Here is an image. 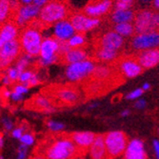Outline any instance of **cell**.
<instances>
[{"mask_svg": "<svg viewBox=\"0 0 159 159\" xmlns=\"http://www.w3.org/2000/svg\"><path fill=\"white\" fill-rule=\"evenodd\" d=\"M1 81H2V84H4L5 86H9V85H11V84L12 83V81L9 78V76H8L7 75H5L2 77Z\"/></svg>", "mask_w": 159, "mask_h": 159, "instance_id": "cell-48", "label": "cell"}, {"mask_svg": "<svg viewBox=\"0 0 159 159\" xmlns=\"http://www.w3.org/2000/svg\"><path fill=\"white\" fill-rule=\"evenodd\" d=\"M153 149H154V152L156 155V158H159V142L157 139L153 140Z\"/></svg>", "mask_w": 159, "mask_h": 159, "instance_id": "cell-47", "label": "cell"}, {"mask_svg": "<svg viewBox=\"0 0 159 159\" xmlns=\"http://www.w3.org/2000/svg\"><path fill=\"white\" fill-rule=\"evenodd\" d=\"M133 25L135 34L157 32L159 27V14L151 9H142L135 12Z\"/></svg>", "mask_w": 159, "mask_h": 159, "instance_id": "cell-4", "label": "cell"}, {"mask_svg": "<svg viewBox=\"0 0 159 159\" xmlns=\"http://www.w3.org/2000/svg\"><path fill=\"white\" fill-rule=\"evenodd\" d=\"M135 4V0H113V10H131Z\"/></svg>", "mask_w": 159, "mask_h": 159, "instance_id": "cell-31", "label": "cell"}, {"mask_svg": "<svg viewBox=\"0 0 159 159\" xmlns=\"http://www.w3.org/2000/svg\"><path fill=\"white\" fill-rule=\"evenodd\" d=\"M129 114V110H125V111H123L122 112H121V115L123 117H126V116H128V115Z\"/></svg>", "mask_w": 159, "mask_h": 159, "instance_id": "cell-55", "label": "cell"}, {"mask_svg": "<svg viewBox=\"0 0 159 159\" xmlns=\"http://www.w3.org/2000/svg\"><path fill=\"white\" fill-rule=\"evenodd\" d=\"M139 1L143 4H150V3H152V0H139Z\"/></svg>", "mask_w": 159, "mask_h": 159, "instance_id": "cell-56", "label": "cell"}, {"mask_svg": "<svg viewBox=\"0 0 159 159\" xmlns=\"http://www.w3.org/2000/svg\"><path fill=\"white\" fill-rule=\"evenodd\" d=\"M33 58H34V57L28 55L26 53L18 56V58L16 59V65H14V68L17 70L19 75L22 73L23 70H27V68L29 67V65H30V63L33 60Z\"/></svg>", "mask_w": 159, "mask_h": 159, "instance_id": "cell-29", "label": "cell"}, {"mask_svg": "<svg viewBox=\"0 0 159 159\" xmlns=\"http://www.w3.org/2000/svg\"><path fill=\"white\" fill-rule=\"evenodd\" d=\"M19 35V28L13 21H7L0 25V48L6 43L17 39Z\"/></svg>", "mask_w": 159, "mask_h": 159, "instance_id": "cell-19", "label": "cell"}, {"mask_svg": "<svg viewBox=\"0 0 159 159\" xmlns=\"http://www.w3.org/2000/svg\"><path fill=\"white\" fill-rule=\"evenodd\" d=\"M125 45V38L114 31L106 32L99 38V48L119 52Z\"/></svg>", "mask_w": 159, "mask_h": 159, "instance_id": "cell-12", "label": "cell"}, {"mask_svg": "<svg viewBox=\"0 0 159 159\" xmlns=\"http://www.w3.org/2000/svg\"><path fill=\"white\" fill-rule=\"evenodd\" d=\"M18 38L11 40L0 48V70L8 69L21 53Z\"/></svg>", "mask_w": 159, "mask_h": 159, "instance_id": "cell-7", "label": "cell"}, {"mask_svg": "<svg viewBox=\"0 0 159 159\" xmlns=\"http://www.w3.org/2000/svg\"><path fill=\"white\" fill-rule=\"evenodd\" d=\"M50 0H33V4H34L35 6L42 8L43 6H45Z\"/></svg>", "mask_w": 159, "mask_h": 159, "instance_id": "cell-46", "label": "cell"}, {"mask_svg": "<svg viewBox=\"0 0 159 159\" xmlns=\"http://www.w3.org/2000/svg\"><path fill=\"white\" fill-rule=\"evenodd\" d=\"M19 2L21 5H28V4H32L33 0H19Z\"/></svg>", "mask_w": 159, "mask_h": 159, "instance_id": "cell-52", "label": "cell"}, {"mask_svg": "<svg viewBox=\"0 0 159 159\" xmlns=\"http://www.w3.org/2000/svg\"><path fill=\"white\" fill-rule=\"evenodd\" d=\"M8 76H9V78L12 81V82H14V81H17V79H18V76H19V73L17 71V70L14 68V66L13 67H9L8 69H7V74H6Z\"/></svg>", "mask_w": 159, "mask_h": 159, "instance_id": "cell-36", "label": "cell"}, {"mask_svg": "<svg viewBox=\"0 0 159 159\" xmlns=\"http://www.w3.org/2000/svg\"><path fill=\"white\" fill-rule=\"evenodd\" d=\"M118 56V52L112 51V50H108L104 48H98L95 52V57L101 62H111L117 58Z\"/></svg>", "mask_w": 159, "mask_h": 159, "instance_id": "cell-25", "label": "cell"}, {"mask_svg": "<svg viewBox=\"0 0 159 159\" xmlns=\"http://www.w3.org/2000/svg\"><path fill=\"white\" fill-rule=\"evenodd\" d=\"M57 51H58V40H56L54 37L43 38L38 55L39 59H49L55 55H58Z\"/></svg>", "mask_w": 159, "mask_h": 159, "instance_id": "cell-20", "label": "cell"}, {"mask_svg": "<svg viewBox=\"0 0 159 159\" xmlns=\"http://www.w3.org/2000/svg\"><path fill=\"white\" fill-rule=\"evenodd\" d=\"M19 140L22 144H24V145L31 146L34 143V134H32L30 133H27V134H23L22 136L19 138Z\"/></svg>", "mask_w": 159, "mask_h": 159, "instance_id": "cell-34", "label": "cell"}, {"mask_svg": "<svg viewBox=\"0 0 159 159\" xmlns=\"http://www.w3.org/2000/svg\"><path fill=\"white\" fill-rule=\"evenodd\" d=\"M10 97L11 98L12 101H14V102H18V101H21L23 99V95L22 94H19L16 92H11V95Z\"/></svg>", "mask_w": 159, "mask_h": 159, "instance_id": "cell-43", "label": "cell"}, {"mask_svg": "<svg viewBox=\"0 0 159 159\" xmlns=\"http://www.w3.org/2000/svg\"><path fill=\"white\" fill-rule=\"evenodd\" d=\"M147 103H146V101L145 100H143V99H139L138 101H136L135 104H134V107L136 109H139V110H142L146 107Z\"/></svg>", "mask_w": 159, "mask_h": 159, "instance_id": "cell-45", "label": "cell"}, {"mask_svg": "<svg viewBox=\"0 0 159 159\" xmlns=\"http://www.w3.org/2000/svg\"><path fill=\"white\" fill-rule=\"evenodd\" d=\"M25 131H27V129H26V127H25L24 124H23L21 127H18V128H16L14 129H12L11 134H12V136H13L14 138L19 139V138L22 136V134H24Z\"/></svg>", "mask_w": 159, "mask_h": 159, "instance_id": "cell-39", "label": "cell"}, {"mask_svg": "<svg viewBox=\"0 0 159 159\" xmlns=\"http://www.w3.org/2000/svg\"><path fill=\"white\" fill-rule=\"evenodd\" d=\"M3 125H4V128H5L6 131H11V129H12V128H13L12 122L8 118L3 119Z\"/></svg>", "mask_w": 159, "mask_h": 159, "instance_id": "cell-44", "label": "cell"}, {"mask_svg": "<svg viewBox=\"0 0 159 159\" xmlns=\"http://www.w3.org/2000/svg\"><path fill=\"white\" fill-rule=\"evenodd\" d=\"M68 43L70 48H81L86 43V38L83 34L75 33L68 40Z\"/></svg>", "mask_w": 159, "mask_h": 159, "instance_id": "cell-30", "label": "cell"}, {"mask_svg": "<svg viewBox=\"0 0 159 159\" xmlns=\"http://www.w3.org/2000/svg\"><path fill=\"white\" fill-rule=\"evenodd\" d=\"M1 93H2L3 98L7 99V98H9V97H10V95H11V91H9L8 89H3V90H2V92H1Z\"/></svg>", "mask_w": 159, "mask_h": 159, "instance_id": "cell-49", "label": "cell"}, {"mask_svg": "<svg viewBox=\"0 0 159 159\" xmlns=\"http://www.w3.org/2000/svg\"><path fill=\"white\" fill-rule=\"evenodd\" d=\"M33 109H36L42 111L44 112H52L54 108L52 105V101L44 95H36L32 100V106Z\"/></svg>", "mask_w": 159, "mask_h": 159, "instance_id": "cell-24", "label": "cell"}, {"mask_svg": "<svg viewBox=\"0 0 159 159\" xmlns=\"http://www.w3.org/2000/svg\"><path fill=\"white\" fill-rule=\"evenodd\" d=\"M143 93H144V91L141 89V88H139V89H135V90H134L133 92H131L129 93L128 95H127V99H129V100H134V99H137V98H139L142 94H143Z\"/></svg>", "mask_w": 159, "mask_h": 159, "instance_id": "cell-38", "label": "cell"}, {"mask_svg": "<svg viewBox=\"0 0 159 159\" xmlns=\"http://www.w3.org/2000/svg\"><path fill=\"white\" fill-rule=\"evenodd\" d=\"M30 159H47L44 155L42 154H37V153H34Z\"/></svg>", "mask_w": 159, "mask_h": 159, "instance_id": "cell-50", "label": "cell"}, {"mask_svg": "<svg viewBox=\"0 0 159 159\" xmlns=\"http://www.w3.org/2000/svg\"><path fill=\"white\" fill-rule=\"evenodd\" d=\"M70 138L75 143L78 152L84 155L93 144L95 138V134L91 132H77L71 134Z\"/></svg>", "mask_w": 159, "mask_h": 159, "instance_id": "cell-14", "label": "cell"}, {"mask_svg": "<svg viewBox=\"0 0 159 159\" xmlns=\"http://www.w3.org/2000/svg\"><path fill=\"white\" fill-rule=\"evenodd\" d=\"M33 74H34V71H33V70H23L22 73L19 75L17 81H18L20 84L25 85V84L28 83L29 80H30V78L32 77Z\"/></svg>", "mask_w": 159, "mask_h": 159, "instance_id": "cell-32", "label": "cell"}, {"mask_svg": "<svg viewBox=\"0 0 159 159\" xmlns=\"http://www.w3.org/2000/svg\"><path fill=\"white\" fill-rule=\"evenodd\" d=\"M119 70L121 74L127 78H134L140 75L143 71V69L137 62L136 58L133 57L122 59L119 63Z\"/></svg>", "mask_w": 159, "mask_h": 159, "instance_id": "cell-18", "label": "cell"}, {"mask_svg": "<svg viewBox=\"0 0 159 159\" xmlns=\"http://www.w3.org/2000/svg\"><path fill=\"white\" fill-rule=\"evenodd\" d=\"M39 83H40V77L36 73H34V71L32 77L30 78V80L28 81L27 84H25V86L28 87V88H30V87H34V86L38 85Z\"/></svg>", "mask_w": 159, "mask_h": 159, "instance_id": "cell-37", "label": "cell"}, {"mask_svg": "<svg viewBox=\"0 0 159 159\" xmlns=\"http://www.w3.org/2000/svg\"><path fill=\"white\" fill-rule=\"evenodd\" d=\"M11 16L9 0H0V25L9 21Z\"/></svg>", "mask_w": 159, "mask_h": 159, "instance_id": "cell-28", "label": "cell"}, {"mask_svg": "<svg viewBox=\"0 0 159 159\" xmlns=\"http://www.w3.org/2000/svg\"><path fill=\"white\" fill-rule=\"evenodd\" d=\"M53 37L58 41H68L75 34V31L69 19H63L53 24Z\"/></svg>", "mask_w": 159, "mask_h": 159, "instance_id": "cell-15", "label": "cell"}, {"mask_svg": "<svg viewBox=\"0 0 159 159\" xmlns=\"http://www.w3.org/2000/svg\"><path fill=\"white\" fill-rule=\"evenodd\" d=\"M38 150L34 153L44 155L47 159H75L77 156H83L67 134H59V137L53 138L51 142L46 141L44 145L38 146Z\"/></svg>", "mask_w": 159, "mask_h": 159, "instance_id": "cell-1", "label": "cell"}, {"mask_svg": "<svg viewBox=\"0 0 159 159\" xmlns=\"http://www.w3.org/2000/svg\"><path fill=\"white\" fill-rule=\"evenodd\" d=\"M89 152L92 159H111L106 151L104 134H95V138L89 148Z\"/></svg>", "mask_w": 159, "mask_h": 159, "instance_id": "cell-21", "label": "cell"}, {"mask_svg": "<svg viewBox=\"0 0 159 159\" xmlns=\"http://www.w3.org/2000/svg\"><path fill=\"white\" fill-rule=\"evenodd\" d=\"M92 75L97 81H105L111 75V70L109 66L106 65H100L96 66L93 71Z\"/></svg>", "mask_w": 159, "mask_h": 159, "instance_id": "cell-27", "label": "cell"}, {"mask_svg": "<svg viewBox=\"0 0 159 159\" xmlns=\"http://www.w3.org/2000/svg\"><path fill=\"white\" fill-rule=\"evenodd\" d=\"M113 7V0H92L87 4L83 12L90 17L100 18L111 11Z\"/></svg>", "mask_w": 159, "mask_h": 159, "instance_id": "cell-11", "label": "cell"}, {"mask_svg": "<svg viewBox=\"0 0 159 159\" xmlns=\"http://www.w3.org/2000/svg\"><path fill=\"white\" fill-rule=\"evenodd\" d=\"M53 93H55V97L65 105H75L80 99L79 92L74 87H59Z\"/></svg>", "mask_w": 159, "mask_h": 159, "instance_id": "cell-16", "label": "cell"}, {"mask_svg": "<svg viewBox=\"0 0 159 159\" xmlns=\"http://www.w3.org/2000/svg\"><path fill=\"white\" fill-rule=\"evenodd\" d=\"M135 11L131 10H113L111 14V20L113 24L133 23Z\"/></svg>", "mask_w": 159, "mask_h": 159, "instance_id": "cell-22", "label": "cell"}, {"mask_svg": "<svg viewBox=\"0 0 159 159\" xmlns=\"http://www.w3.org/2000/svg\"><path fill=\"white\" fill-rule=\"evenodd\" d=\"M116 34L121 35L122 37H131L134 35V28L133 23H118L114 24L113 30Z\"/></svg>", "mask_w": 159, "mask_h": 159, "instance_id": "cell-26", "label": "cell"}, {"mask_svg": "<svg viewBox=\"0 0 159 159\" xmlns=\"http://www.w3.org/2000/svg\"><path fill=\"white\" fill-rule=\"evenodd\" d=\"M141 89H142L144 92H145V91H149V90L151 89V85H150L149 83H145V84L143 85V87H142Z\"/></svg>", "mask_w": 159, "mask_h": 159, "instance_id": "cell-53", "label": "cell"}, {"mask_svg": "<svg viewBox=\"0 0 159 159\" xmlns=\"http://www.w3.org/2000/svg\"><path fill=\"white\" fill-rule=\"evenodd\" d=\"M27 152H28V146L22 144L18 148V159H25L27 155Z\"/></svg>", "mask_w": 159, "mask_h": 159, "instance_id": "cell-42", "label": "cell"}, {"mask_svg": "<svg viewBox=\"0 0 159 159\" xmlns=\"http://www.w3.org/2000/svg\"><path fill=\"white\" fill-rule=\"evenodd\" d=\"M104 142L108 155L113 158L123 154L129 141L125 133L115 131L104 134Z\"/></svg>", "mask_w": 159, "mask_h": 159, "instance_id": "cell-6", "label": "cell"}, {"mask_svg": "<svg viewBox=\"0 0 159 159\" xmlns=\"http://www.w3.org/2000/svg\"><path fill=\"white\" fill-rule=\"evenodd\" d=\"M42 39L43 36L41 32L34 25L25 27L18 35L21 51L32 57H36L39 55Z\"/></svg>", "mask_w": 159, "mask_h": 159, "instance_id": "cell-3", "label": "cell"}, {"mask_svg": "<svg viewBox=\"0 0 159 159\" xmlns=\"http://www.w3.org/2000/svg\"><path fill=\"white\" fill-rule=\"evenodd\" d=\"M69 20L70 21L71 25H73L75 33L78 34L88 33L93 30V29L97 28L101 23L100 18L90 17L88 16H86L84 12L73 13Z\"/></svg>", "mask_w": 159, "mask_h": 159, "instance_id": "cell-8", "label": "cell"}, {"mask_svg": "<svg viewBox=\"0 0 159 159\" xmlns=\"http://www.w3.org/2000/svg\"><path fill=\"white\" fill-rule=\"evenodd\" d=\"M3 145H4V139H3V135L0 134V151L2 150L3 148Z\"/></svg>", "mask_w": 159, "mask_h": 159, "instance_id": "cell-54", "label": "cell"}, {"mask_svg": "<svg viewBox=\"0 0 159 159\" xmlns=\"http://www.w3.org/2000/svg\"><path fill=\"white\" fill-rule=\"evenodd\" d=\"M136 60L143 70H150L155 68L159 63L158 48L138 52V54L136 55Z\"/></svg>", "mask_w": 159, "mask_h": 159, "instance_id": "cell-13", "label": "cell"}, {"mask_svg": "<svg viewBox=\"0 0 159 159\" xmlns=\"http://www.w3.org/2000/svg\"><path fill=\"white\" fill-rule=\"evenodd\" d=\"M10 3V8H11V16H13V13L16 12L18 8L21 6L19 0H9Z\"/></svg>", "mask_w": 159, "mask_h": 159, "instance_id": "cell-41", "label": "cell"}, {"mask_svg": "<svg viewBox=\"0 0 159 159\" xmlns=\"http://www.w3.org/2000/svg\"><path fill=\"white\" fill-rule=\"evenodd\" d=\"M131 46L134 51L141 52L149 49H155L159 46L158 32L137 34L132 36Z\"/></svg>", "mask_w": 159, "mask_h": 159, "instance_id": "cell-9", "label": "cell"}, {"mask_svg": "<svg viewBox=\"0 0 159 159\" xmlns=\"http://www.w3.org/2000/svg\"><path fill=\"white\" fill-rule=\"evenodd\" d=\"M69 16V7L64 0H50L42 8L37 19L41 24L53 25L60 20L66 19Z\"/></svg>", "mask_w": 159, "mask_h": 159, "instance_id": "cell-2", "label": "cell"}, {"mask_svg": "<svg viewBox=\"0 0 159 159\" xmlns=\"http://www.w3.org/2000/svg\"><path fill=\"white\" fill-rule=\"evenodd\" d=\"M40 8L34 4L21 5L18 10L13 13V22L18 28H23L27 26L31 21L35 20L38 17Z\"/></svg>", "mask_w": 159, "mask_h": 159, "instance_id": "cell-10", "label": "cell"}, {"mask_svg": "<svg viewBox=\"0 0 159 159\" xmlns=\"http://www.w3.org/2000/svg\"><path fill=\"white\" fill-rule=\"evenodd\" d=\"M62 58L65 63L71 64V63L89 59V54L85 50L81 48H71L68 52H66L62 56Z\"/></svg>", "mask_w": 159, "mask_h": 159, "instance_id": "cell-23", "label": "cell"}, {"mask_svg": "<svg viewBox=\"0 0 159 159\" xmlns=\"http://www.w3.org/2000/svg\"><path fill=\"white\" fill-rule=\"evenodd\" d=\"M71 48L70 47L68 41H58V51H57V54H58L60 57H62Z\"/></svg>", "mask_w": 159, "mask_h": 159, "instance_id": "cell-33", "label": "cell"}, {"mask_svg": "<svg viewBox=\"0 0 159 159\" xmlns=\"http://www.w3.org/2000/svg\"><path fill=\"white\" fill-rule=\"evenodd\" d=\"M152 7L155 10H158V8H159V0H152Z\"/></svg>", "mask_w": 159, "mask_h": 159, "instance_id": "cell-51", "label": "cell"}, {"mask_svg": "<svg viewBox=\"0 0 159 159\" xmlns=\"http://www.w3.org/2000/svg\"><path fill=\"white\" fill-rule=\"evenodd\" d=\"M48 127H49V129H51L52 132H55V133L63 131L64 128H65L64 124L59 123V122H54V121H52V120H50L48 122Z\"/></svg>", "mask_w": 159, "mask_h": 159, "instance_id": "cell-35", "label": "cell"}, {"mask_svg": "<svg viewBox=\"0 0 159 159\" xmlns=\"http://www.w3.org/2000/svg\"><path fill=\"white\" fill-rule=\"evenodd\" d=\"M13 92H16V93H17L19 94L24 95L25 93H27L29 92V88H28V87H26L25 85H23V84H18L16 86H14Z\"/></svg>", "mask_w": 159, "mask_h": 159, "instance_id": "cell-40", "label": "cell"}, {"mask_svg": "<svg viewBox=\"0 0 159 159\" xmlns=\"http://www.w3.org/2000/svg\"><path fill=\"white\" fill-rule=\"evenodd\" d=\"M123 154L124 159H148L144 143L139 139H133L128 142Z\"/></svg>", "mask_w": 159, "mask_h": 159, "instance_id": "cell-17", "label": "cell"}, {"mask_svg": "<svg viewBox=\"0 0 159 159\" xmlns=\"http://www.w3.org/2000/svg\"><path fill=\"white\" fill-rule=\"evenodd\" d=\"M94 68L95 63L91 59L68 64L65 70V75L70 82H80L92 75Z\"/></svg>", "mask_w": 159, "mask_h": 159, "instance_id": "cell-5", "label": "cell"}]
</instances>
